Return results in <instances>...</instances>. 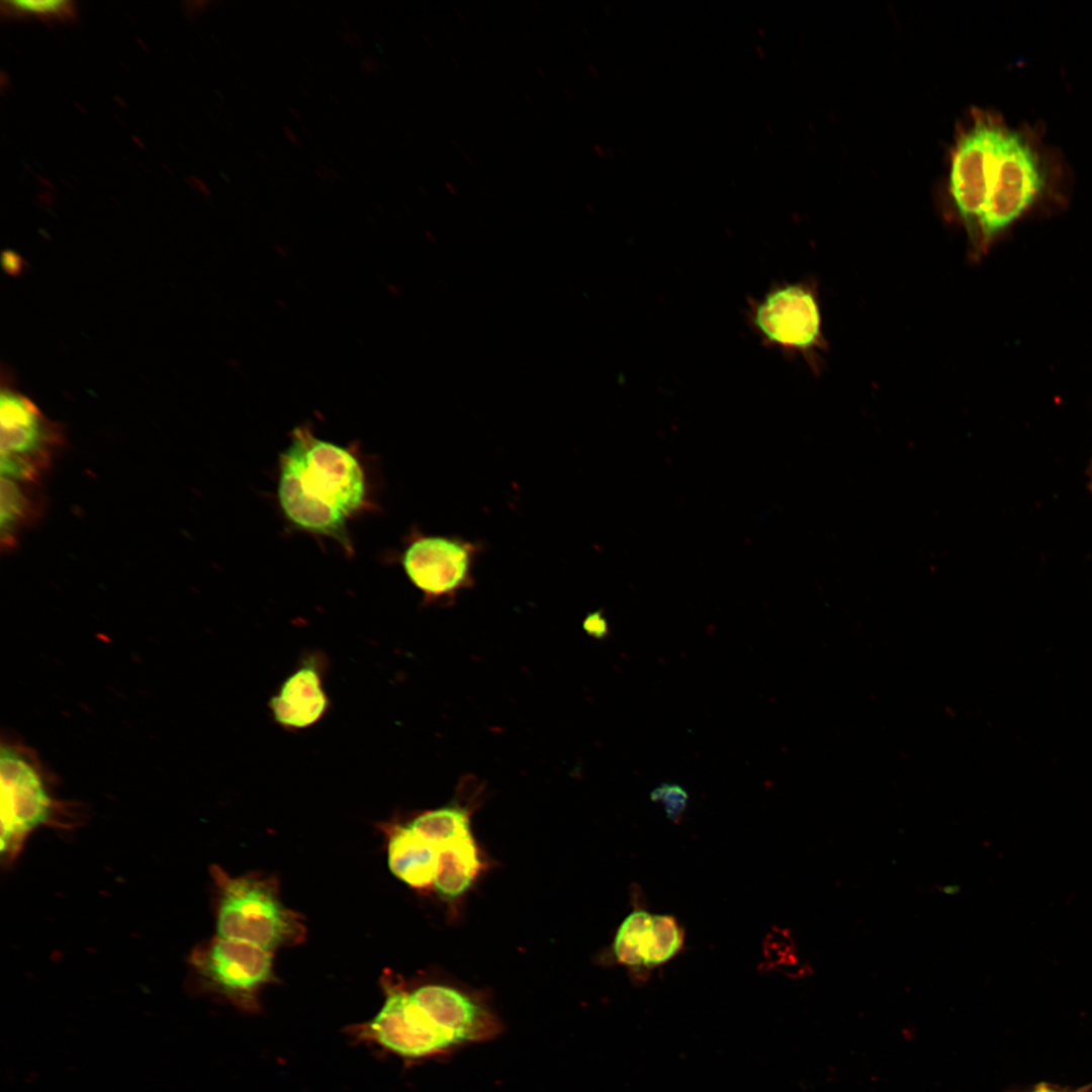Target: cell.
Returning a JSON list of instances; mask_svg holds the SVG:
<instances>
[{"mask_svg": "<svg viewBox=\"0 0 1092 1092\" xmlns=\"http://www.w3.org/2000/svg\"><path fill=\"white\" fill-rule=\"evenodd\" d=\"M26 500L17 484L8 477L1 476L0 483V526L2 539L9 541L10 533L23 518Z\"/></svg>", "mask_w": 1092, "mask_h": 1092, "instance_id": "cell-18", "label": "cell"}, {"mask_svg": "<svg viewBox=\"0 0 1092 1092\" xmlns=\"http://www.w3.org/2000/svg\"><path fill=\"white\" fill-rule=\"evenodd\" d=\"M387 857L391 873L415 889L433 885L438 846L417 833L407 824H386Z\"/></svg>", "mask_w": 1092, "mask_h": 1092, "instance_id": "cell-12", "label": "cell"}, {"mask_svg": "<svg viewBox=\"0 0 1092 1092\" xmlns=\"http://www.w3.org/2000/svg\"><path fill=\"white\" fill-rule=\"evenodd\" d=\"M385 1001L370 1022V1035L390 1052L406 1058L441 1054L435 1041L423 1030L413 1011L408 993L386 980Z\"/></svg>", "mask_w": 1092, "mask_h": 1092, "instance_id": "cell-10", "label": "cell"}, {"mask_svg": "<svg viewBox=\"0 0 1092 1092\" xmlns=\"http://www.w3.org/2000/svg\"><path fill=\"white\" fill-rule=\"evenodd\" d=\"M277 492L294 526L333 538L352 553L347 520L366 505L364 471L352 452L307 427L295 428L280 454Z\"/></svg>", "mask_w": 1092, "mask_h": 1092, "instance_id": "cell-2", "label": "cell"}, {"mask_svg": "<svg viewBox=\"0 0 1092 1092\" xmlns=\"http://www.w3.org/2000/svg\"><path fill=\"white\" fill-rule=\"evenodd\" d=\"M283 133L286 140L294 147H300L302 145L300 138L289 125L283 126Z\"/></svg>", "mask_w": 1092, "mask_h": 1092, "instance_id": "cell-23", "label": "cell"}, {"mask_svg": "<svg viewBox=\"0 0 1092 1092\" xmlns=\"http://www.w3.org/2000/svg\"><path fill=\"white\" fill-rule=\"evenodd\" d=\"M481 791L477 779L465 777L452 802L419 814L407 825L437 846L471 835V816Z\"/></svg>", "mask_w": 1092, "mask_h": 1092, "instance_id": "cell-13", "label": "cell"}, {"mask_svg": "<svg viewBox=\"0 0 1092 1092\" xmlns=\"http://www.w3.org/2000/svg\"><path fill=\"white\" fill-rule=\"evenodd\" d=\"M218 887L216 936L246 941L273 951L300 943L305 926L280 900L274 879L257 875L231 877L212 867Z\"/></svg>", "mask_w": 1092, "mask_h": 1092, "instance_id": "cell-3", "label": "cell"}, {"mask_svg": "<svg viewBox=\"0 0 1092 1092\" xmlns=\"http://www.w3.org/2000/svg\"><path fill=\"white\" fill-rule=\"evenodd\" d=\"M423 1026L445 1048L492 1038L500 1024L474 995L458 988L429 984L408 993Z\"/></svg>", "mask_w": 1092, "mask_h": 1092, "instance_id": "cell-7", "label": "cell"}, {"mask_svg": "<svg viewBox=\"0 0 1092 1092\" xmlns=\"http://www.w3.org/2000/svg\"><path fill=\"white\" fill-rule=\"evenodd\" d=\"M651 798L664 804L666 814L671 819L680 816L688 802L687 792L678 785L663 784L652 792Z\"/></svg>", "mask_w": 1092, "mask_h": 1092, "instance_id": "cell-19", "label": "cell"}, {"mask_svg": "<svg viewBox=\"0 0 1092 1092\" xmlns=\"http://www.w3.org/2000/svg\"><path fill=\"white\" fill-rule=\"evenodd\" d=\"M1053 162L1031 129L1011 128L993 113H972L954 139L947 193L976 256L1050 194Z\"/></svg>", "mask_w": 1092, "mask_h": 1092, "instance_id": "cell-1", "label": "cell"}, {"mask_svg": "<svg viewBox=\"0 0 1092 1092\" xmlns=\"http://www.w3.org/2000/svg\"><path fill=\"white\" fill-rule=\"evenodd\" d=\"M1 849L16 850L24 837L53 816L49 774L30 747L9 736L0 745Z\"/></svg>", "mask_w": 1092, "mask_h": 1092, "instance_id": "cell-4", "label": "cell"}, {"mask_svg": "<svg viewBox=\"0 0 1092 1092\" xmlns=\"http://www.w3.org/2000/svg\"><path fill=\"white\" fill-rule=\"evenodd\" d=\"M482 867L472 834L447 842L438 846L432 886L441 898L454 900L471 887Z\"/></svg>", "mask_w": 1092, "mask_h": 1092, "instance_id": "cell-14", "label": "cell"}, {"mask_svg": "<svg viewBox=\"0 0 1092 1092\" xmlns=\"http://www.w3.org/2000/svg\"><path fill=\"white\" fill-rule=\"evenodd\" d=\"M652 915L642 909L632 911L620 924L613 943L616 960L627 967L642 966L641 949Z\"/></svg>", "mask_w": 1092, "mask_h": 1092, "instance_id": "cell-16", "label": "cell"}, {"mask_svg": "<svg viewBox=\"0 0 1092 1092\" xmlns=\"http://www.w3.org/2000/svg\"><path fill=\"white\" fill-rule=\"evenodd\" d=\"M584 625L586 630L597 637L605 636L608 630L606 621L599 614L590 615Z\"/></svg>", "mask_w": 1092, "mask_h": 1092, "instance_id": "cell-20", "label": "cell"}, {"mask_svg": "<svg viewBox=\"0 0 1092 1092\" xmlns=\"http://www.w3.org/2000/svg\"><path fill=\"white\" fill-rule=\"evenodd\" d=\"M316 174H317V176L320 178L324 179L325 181H333L334 178H335V175L338 176V174L333 169L328 168V167L318 168L316 170Z\"/></svg>", "mask_w": 1092, "mask_h": 1092, "instance_id": "cell-24", "label": "cell"}, {"mask_svg": "<svg viewBox=\"0 0 1092 1092\" xmlns=\"http://www.w3.org/2000/svg\"><path fill=\"white\" fill-rule=\"evenodd\" d=\"M752 323L764 340L806 356L825 348L816 292L793 283L770 290L752 308Z\"/></svg>", "mask_w": 1092, "mask_h": 1092, "instance_id": "cell-8", "label": "cell"}, {"mask_svg": "<svg viewBox=\"0 0 1092 1092\" xmlns=\"http://www.w3.org/2000/svg\"><path fill=\"white\" fill-rule=\"evenodd\" d=\"M682 943L684 931L673 916L652 915L642 943V966L653 968L668 962L680 950Z\"/></svg>", "mask_w": 1092, "mask_h": 1092, "instance_id": "cell-15", "label": "cell"}, {"mask_svg": "<svg viewBox=\"0 0 1092 1092\" xmlns=\"http://www.w3.org/2000/svg\"><path fill=\"white\" fill-rule=\"evenodd\" d=\"M483 550L481 542L414 529L400 562L410 581L423 593L424 604L451 606L460 592L474 585L473 569Z\"/></svg>", "mask_w": 1092, "mask_h": 1092, "instance_id": "cell-5", "label": "cell"}, {"mask_svg": "<svg viewBox=\"0 0 1092 1092\" xmlns=\"http://www.w3.org/2000/svg\"><path fill=\"white\" fill-rule=\"evenodd\" d=\"M342 32H343V33H342V38L344 39V41H346L347 43H349V44H351V46H355V44L357 46V41H358V40H359V41L361 40V39H360V38H359L358 36H356V37H352V36L350 35V34H351V30H345V31H342Z\"/></svg>", "mask_w": 1092, "mask_h": 1092, "instance_id": "cell-25", "label": "cell"}, {"mask_svg": "<svg viewBox=\"0 0 1092 1092\" xmlns=\"http://www.w3.org/2000/svg\"><path fill=\"white\" fill-rule=\"evenodd\" d=\"M1027 1092H1092V1086H1083L1077 1089L1063 1088L1052 1084L1041 1083Z\"/></svg>", "mask_w": 1092, "mask_h": 1092, "instance_id": "cell-21", "label": "cell"}, {"mask_svg": "<svg viewBox=\"0 0 1092 1092\" xmlns=\"http://www.w3.org/2000/svg\"><path fill=\"white\" fill-rule=\"evenodd\" d=\"M0 469L8 478L31 480L48 444L40 413L25 396L3 389L0 397Z\"/></svg>", "mask_w": 1092, "mask_h": 1092, "instance_id": "cell-9", "label": "cell"}, {"mask_svg": "<svg viewBox=\"0 0 1092 1092\" xmlns=\"http://www.w3.org/2000/svg\"><path fill=\"white\" fill-rule=\"evenodd\" d=\"M1089 471H1090V474H1089L1090 483H1089V485H1090V488L1092 490V462H1091V466H1090Z\"/></svg>", "mask_w": 1092, "mask_h": 1092, "instance_id": "cell-26", "label": "cell"}, {"mask_svg": "<svg viewBox=\"0 0 1092 1092\" xmlns=\"http://www.w3.org/2000/svg\"><path fill=\"white\" fill-rule=\"evenodd\" d=\"M192 964L207 985L248 1009L257 1007L260 990L274 978L271 951L218 936L195 950Z\"/></svg>", "mask_w": 1092, "mask_h": 1092, "instance_id": "cell-6", "label": "cell"}, {"mask_svg": "<svg viewBox=\"0 0 1092 1092\" xmlns=\"http://www.w3.org/2000/svg\"><path fill=\"white\" fill-rule=\"evenodd\" d=\"M329 702L316 668L305 663L282 684L269 707L274 720L285 728H306L325 714Z\"/></svg>", "mask_w": 1092, "mask_h": 1092, "instance_id": "cell-11", "label": "cell"}, {"mask_svg": "<svg viewBox=\"0 0 1092 1092\" xmlns=\"http://www.w3.org/2000/svg\"><path fill=\"white\" fill-rule=\"evenodd\" d=\"M360 67L367 74H377L381 70L379 60L370 55H366L361 59Z\"/></svg>", "mask_w": 1092, "mask_h": 1092, "instance_id": "cell-22", "label": "cell"}, {"mask_svg": "<svg viewBox=\"0 0 1092 1092\" xmlns=\"http://www.w3.org/2000/svg\"><path fill=\"white\" fill-rule=\"evenodd\" d=\"M1 13L8 18H37L42 21H67L75 14V6L71 1H2Z\"/></svg>", "mask_w": 1092, "mask_h": 1092, "instance_id": "cell-17", "label": "cell"}]
</instances>
